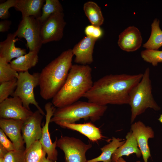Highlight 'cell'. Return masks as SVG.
Masks as SVG:
<instances>
[{
    "mask_svg": "<svg viewBox=\"0 0 162 162\" xmlns=\"http://www.w3.org/2000/svg\"><path fill=\"white\" fill-rule=\"evenodd\" d=\"M143 75L140 73L105 76L94 82L83 97L88 102L100 106L128 104L130 93Z\"/></svg>",
    "mask_w": 162,
    "mask_h": 162,
    "instance_id": "obj_1",
    "label": "cell"
},
{
    "mask_svg": "<svg viewBox=\"0 0 162 162\" xmlns=\"http://www.w3.org/2000/svg\"><path fill=\"white\" fill-rule=\"evenodd\" d=\"M92 69L88 65H72L64 85L52 98L55 107H62L77 101L93 86Z\"/></svg>",
    "mask_w": 162,
    "mask_h": 162,
    "instance_id": "obj_2",
    "label": "cell"
},
{
    "mask_svg": "<svg viewBox=\"0 0 162 162\" xmlns=\"http://www.w3.org/2000/svg\"><path fill=\"white\" fill-rule=\"evenodd\" d=\"M72 49L63 51L51 62L40 73V94L45 100L52 98L62 88L72 65Z\"/></svg>",
    "mask_w": 162,
    "mask_h": 162,
    "instance_id": "obj_3",
    "label": "cell"
},
{
    "mask_svg": "<svg viewBox=\"0 0 162 162\" xmlns=\"http://www.w3.org/2000/svg\"><path fill=\"white\" fill-rule=\"evenodd\" d=\"M107 108L89 102L77 101L70 105L56 109L50 122L57 124L62 123H74L82 118L89 119L93 122L99 120Z\"/></svg>",
    "mask_w": 162,
    "mask_h": 162,
    "instance_id": "obj_4",
    "label": "cell"
},
{
    "mask_svg": "<svg viewBox=\"0 0 162 162\" xmlns=\"http://www.w3.org/2000/svg\"><path fill=\"white\" fill-rule=\"evenodd\" d=\"M128 104L131 107V123L138 116L144 113L148 108L156 111L160 109L152 94L150 69L148 68L146 69L140 81L131 91Z\"/></svg>",
    "mask_w": 162,
    "mask_h": 162,
    "instance_id": "obj_5",
    "label": "cell"
},
{
    "mask_svg": "<svg viewBox=\"0 0 162 162\" xmlns=\"http://www.w3.org/2000/svg\"><path fill=\"white\" fill-rule=\"evenodd\" d=\"M40 74H31L28 71L19 73L16 87L11 96L19 98L23 106L28 110H30V104L34 105L44 116L46 114L36 100L34 92V88L39 86Z\"/></svg>",
    "mask_w": 162,
    "mask_h": 162,
    "instance_id": "obj_6",
    "label": "cell"
},
{
    "mask_svg": "<svg viewBox=\"0 0 162 162\" xmlns=\"http://www.w3.org/2000/svg\"><path fill=\"white\" fill-rule=\"evenodd\" d=\"M41 25L38 18L30 16L23 18L15 32L16 37L26 40L27 48L30 51L39 52L42 46Z\"/></svg>",
    "mask_w": 162,
    "mask_h": 162,
    "instance_id": "obj_7",
    "label": "cell"
},
{
    "mask_svg": "<svg viewBox=\"0 0 162 162\" xmlns=\"http://www.w3.org/2000/svg\"><path fill=\"white\" fill-rule=\"evenodd\" d=\"M57 147L63 152L65 162H86V154L92 147L73 137L62 136L57 140Z\"/></svg>",
    "mask_w": 162,
    "mask_h": 162,
    "instance_id": "obj_8",
    "label": "cell"
},
{
    "mask_svg": "<svg viewBox=\"0 0 162 162\" xmlns=\"http://www.w3.org/2000/svg\"><path fill=\"white\" fill-rule=\"evenodd\" d=\"M66 24L63 12L55 13L41 23V36L42 44L61 40Z\"/></svg>",
    "mask_w": 162,
    "mask_h": 162,
    "instance_id": "obj_9",
    "label": "cell"
},
{
    "mask_svg": "<svg viewBox=\"0 0 162 162\" xmlns=\"http://www.w3.org/2000/svg\"><path fill=\"white\" fill-rule=\"evenodd\" d=\"M33 112L23 106L21 99L19 97L8 98L0 103V118L24 121Z\"/></svg>",
    "mask_w": 162,
    "mask_h": 162,
    "instance_id": "obj_10",
    "label": "cell"
},
{
    "mask_svg": "<svg viewBox=\"0 0 162 162\" xmlns=\"http://www.w3.org/2000/svg\"><path fill=\"white\" fill-rule=\"evenodd\" d=\"M43 115L38 110L25 121L22 128V136L27 150L35 142L39 140L42 135L41 124Z\"/></svg>",
    "mask_w": 162,
    "mask_h": 162,
    "instance_id": "obj_11",
    "label": "cell"
},
{
    "mask_svg": "<svg viewBox=\"0 0 162 162\" xmlns=\"http://www.w3.org/2000/svg\"><path fill=\"white\" fill-rule=\"evenodd\" d=\"M52 103L48 102L44 106L46 112L45 115L46 122L42 128V135L39 141L47 155V158L53 162H56L57 160L58 152L56 149L57 137L52 142L49 132V125L50 120L56 109Z\"/></svg>",
    "mask_w": 162,
    "mask_h": 162,
    "instance_id": "obj_12",
    "label": "cell"
},
{
    "mask_svg": "<svg viewBox=\"0 0 162 162\" xmlns=\"http://www.w3.org/2000/svg\"><path fill=\"white\" fill-rule=\"evenodd\" d=\"M130 128L131 131L137 142L144 162H148V159L151 156L148 142L149 139L154 137V131L151 127L146 126L140 121L132 124Z\"/></svg>",
    "mask_w": 162,
    "mask_h": 162,
    "instance_id": "obj_13",
    "label": "cell"
},
{
    "mask_svg": "<svg viewBox=\"0 0 162 162\" xmlns=\"http://www.w3.org/2000/svg\"><path fill=\"white\" fill-rule=\"evenodd\" d=\"M24 122L11 119H0V128L9 138L16 150L26 148L22 133V128Z\"/></svg>",
    "mask_w": 162,
    "mask_h": 162,
    "instance_id": "obj_14",
    "label": "cell"
},
{
    "mask_svg": "<svg viewBox=\"0 0 162 162\" xmlns=\"http://www.w3.org/2000/svg\"><path fill=\"white\" fill-rule=\"evenodd\" d=\"M97 39L84 37L72 49L75 56L74 62L77 64L87 65L93 62V54L94 45Z\"/></svg>",
    "mask_w": 162,
    "mask_h": 162,
    "instance_id": "obj_15",
    "label": "cell"
},
{
    "mask_svg": "<svg viewBox=\"0 0 162 162\" xmlns=\"http://www.w3.org/2000/svg\"><path fill=\"white\" fill-rule=\"evenodd\" d=\"M142 42L141 32L137 28L132 26L128 27L120 34L117 43L122 50L131 52L139 49Z\"/></svg>",
    "mask_w": 162,
    "mask_h": 162,
    "instance_id": "obj_16",
    "label": "cell"
},
{
    "mask_svg": "<svg viewBox=\"0 0 162 162\" xmlns=\"http://www.w3.org/2000/svg\"><path fill=\"white\" fill-rule=\"evenodd\" d=\"M15 32L8 34L6 39L0 42V57L9 63L14 58H17L27 54L24 49L16 47L15 43L19 40Z\"/></svg>",
    "mask_w": 162,
    "mask_h": 162,
    "instance_id": "obj_17",
    "label": "cell"
},
{
    "mask_svg": "<svg viewBox=\"0 0 162 162\" xmlns=\"http://www.w3.org/2000/svg\"><path fill=\"white\" fill-rule=\"evenodd\" d=\"M58 125L64 128L77 131L93 142L97 141L103 137L100 129L91 122L83 124L62 123Z\"/></svg>",
    "mask_w": 162,
    "mask_h": 162,
    "instance_id": "obj_18",
    "label": "cell"
},
{
    "mask_svg": "<svg viewBox=\"0 0 162 162\" xmlns=\"http://www.w3.org/2000/svg\"><path fill=\"white\" fill-rule=\"evenodd\" d=\"M125 138L126 140L124 144L118 148L112 154V162L123 156H128L133 154H135L138 158L142 156L136 138L131 131L127 134Z\"/></svg>",
    "mask_w": 162,
    "mask_h": 162,
    "instance_id": "obj_19",
    "label": "cell"
},
{
    "mask_svg": "<svg viewBox=\"0 0 162 162\" xmlns=\"http://www.w3.org/2000/svg\"><path fill=\"white\" fill-rule=\"evenodd\" d=\"M44 0H17L14 7L21 12L22 18L33 16L39 17L41 10L43 6Z\"/></svg>",
    "mask_w": 162,
    "mask_h": 162,
    "instance_id": "obj_20",
    "label": "cell"
},
{
    "mask_svg": "<svg viewBox=\"0 0 162 162\" xmlns=\"http://www.w3.org/2000/svg\"><path fill=\"white\" fill-rule=\"evenodd\" d=\"M37 51H30L26 54L11 61V67L17 72H25L36 66L38 61Z\"/></svg>",
    "mask_w": 162,
    "mask_h": 162,
    "instance_id": "obj_21",
    "label": "cell"
},
{
    "mask_svg": "<svg viewBox=\"0 0 162 162\" xmlns=\"http://www.w3.org/2000/svg\"><path fill=\"white\" fill-rule=\"evenodd\" d=\"M125 142L122 139L112 137L111 142L100 148L101 153L97 158L87 160L86 162H112V156L115 151Z\"/></svg>",
    "mask_w": 162,
    "mask_h": 162,
    "instance_id": "obj_22",
    "label": "cell"
},
{
    "mask_svg": "<svg viewBox=\"0 0 162 162\" xmlns=\"http://www.w3.org/2000/svg\"><path fill=\"white\" fill-rule=\"evenodd\" d=\"M83 9L91 25L100 27L103 24L104 19L101 8L96 3L91 1L86 2Z\"/></svg>",
    "mask_w": 162,
    "mask_h": 162,
    "instance_id": "obj_23",
    "label": "cell"
},
{
    "mask_svg": "<svg viewBox=\"0 0 162 162\" xmlns=\"http://www.w3.org/2000/svg\"><path fill=\"white\" fill-rule=\"evenodd\" d=\"M160 21L155 19L151 25V32L148 40L143 45L146 49L158 50L162 46V31L159 26Z\"/></svg>",
    "mask_w": 162,
    "mask_h": 162,
    "instance_id": "obj_24",
    "label": "cell"
},
{
    "mask_svg": "<svg viewBox=\"0 0 162 162\" xmlns=\"http://www.w3.org/2000/svg\"><path fill=\"white\" fill-rule=\"evenodd\" d=\"M46 154L39 141H37L25 150L26 162H42L46 158Z\"/></svg>",
    "mask_w": 162,
    "mask_h": 162,
    "instance_id": "obj_25",
    "label": "cell"
},
{
    "mask_svg": "<svg viewBox=\"0 0 162 162\" xmlns=\"http://www.w3.org/2000/svg\"><path fill=\"white\" fill-rule=\"evenodd\" d=\"M42 8L41 16L38 18L42 23L52 14L63 12L62 6L58 0H46Z\"/></svg>",
    "mask_w": 162,
    "mask_h": 162,
    "instance_id": "obj_26",
    "label": "cell"
},
{
    "mask_svg": "<svg viewBox=\"0 0 162 162\" xmlns=\"http://www.w3.org/2000/svg\"><path fill=\"white\" fill-rule=\"evenodd\" d=\"M19 73L4 58L0 57V83L17 78Z\"/></svg>",
    "mask_w": 162,
    "mask_h": 162,
    "instance_id": "obj_27",
    "label": "cell"
},
{
    "mask_svg": "<svg viewBox=\"0 0 162 162\" xmlns=\"http://www.w3.org/2000/svg\"><path fill=\"white\" fill-rule=\"evenodd\" d=\"M141 56L144 61L153 66L162 62V51L146 49L141 52Z\"/></svg>",
    "mask_w": 162,
    "mask_h": 162,
    "instance_id": "obj_28",
    "label": "cell"
},
{
    "mask_svg": "<svg viewBox=\"0 0 162 162\" xmlns=\"http://www.w3.org/2000/svg\"><path fill=\"white\" fill-rule=\"evenodd\" d=\"M17 79L2 82L0 84V103L8 98L15 91L17 86Z\"/></svg>",
    "mask_w": 162,
    "mask_h": 162,
    "instance_id": "obj_29",
    "label": "cell"
},
{
    "mask_svg": "<svg viewBox=\"0 0 162 162\" xmlns=\"http://www.w3.org/2000/svg\"><path fill=\"white\" fill-rule=\"evenodd\" d=\"M25 149L8 152L4 158V162H26Z\"/></svg>",
    "mask_w": 162,
    "mask_h": 162,
    "instance_id": "obj_30",
    "label": "cell"
},
{
    "mask_svg": "<svg viewBox=\"0 0 162 162\" xmlns=\"http://www.w3.org/2000/svg\"><path fill=\"white\" fill-rule=\"evenodd\" d=\"M17 0H8L0 4V18L7 20L10 16L9 9L16 6Z\"/></svg>",
    "mask_w": 162,
    "mask_h": 162,
    "instance_id": "obj_31",
    "label": "cell"
},
{
    "mask_svg": "<svg viewBox=\"0 0 162 162\" xmlns=\"http://www.w3.org/2000/svg\"><path fill=\"white\" fill-rule=\"evenodd\" d=\"M87 36L98 40L103 35L102 30L100 27L95 26L92 25L86 26L84 30Z\"/></svg>",
    "mask_w": 162,
    "mask_h": 162,
    "instance_id": "obj_32",
    "label": "cell"
},
{
    "mask_svg": "<svg viewBox=\"0 0 162 162\" xmlns=\"http://www.w3.org/2000/svg\"><path fill=\"white\" fill-rule=\"evenodd\" d=\"M0 144L8 152L16 150L12 142L7 137L4 131L0 129Z\"/></svg>",
    "mask_w": 162,
    "mask_h": 162,
    "instance_id": "obj_33",
    "label": "cell"
},
{
    "mask_svg": "<svg viewBox=\"0 0 162 162\" xmlns=\"http://www.w3.org/2000/svg\"><path fill=\"white\" fill-rule=\"evenodd\" d=\"M12 23L11 21L7 20H4L0 22V32H8L10 28Z\"/></svg>",
    "mask_w": 162,
    "mask_h": 162,
    "instance_id": "obj_34",
    "label": "cell"
},
{
    "mask_svg": "<svg viewBox=\"0 0 162 162\" xmlns=\"http://www.w3.org/2000/svg\"><path fill=\"white\" fill-rule=\"evenodd\" d=\"M8 152L0 144V157L4 158Z\"/></svg>",
    "mask_w": 162,
    "mask_h": 162,
    "instance_id": "obj_35",
    "label": "cell"
},
{
    "mask_svg": "<svg viewBox=\"0 0 162 162\" xmlns=\"http://www.w3.org/2000/svg\"><path fill=\"white\" fill-rule=\"evenodd\" d=\"M113 162H127L122 157H121L118 159L117 160ZM136 162H141L140 161L138 160Z\"/></svg>",
    "mask_w": 162,
    "mask_h": 162,
    "instance_id": "obj_36",
    "label": "cell"
},
{
    "mask_svg": "<svg viewBox=\"0 0 162 162\" xmlns=\"http://www.w3.org/2000/svg\"><path fill=\"white\" fill-rule=\"evenodd\" d=\"M42 162H53L47 158H45Z\"/></svg>",
    "mask_w": 162,
    "mask_h": 162,
    "instance_id": "obj_37",
    "label": "cell"
},
{
    "mask_svg": "<svg viewBox=\"0 0 162 162\" xmlns=\"http://www.w3.org/2000/svg\"><path fill=\"white\" fill-rule=\"evenodd\" d=\"M158 120L162 124V114H161Z\"/></svg>",
    "mask_w": 162,
    "mask_h": 162,
    "instance_id": "obj_38",
    "label": "cell"
},
{
    "mask_svg": "<svg viewBox=\"0 0 162 162\" xmlns=\"http://www.w3.org/2000/svg\"><path fill=\"white\" fill-rule=\"evenodd\" d=\"M0 162H4V158L0 157Z\"/></svg>",
    "mask_w": 162,
    "mask_h": 162,
    "instance_id": "obj_39",
    "label": "cell"
}]
</instances>
